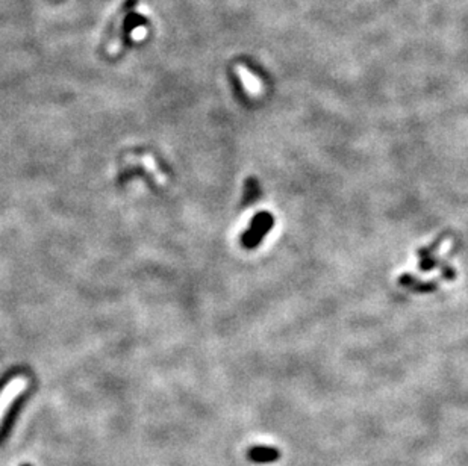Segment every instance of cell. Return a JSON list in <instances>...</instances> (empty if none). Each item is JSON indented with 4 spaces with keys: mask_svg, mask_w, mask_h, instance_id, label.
Segmentation results:
<instances>
[{
    "mask_svg": "<svg viewBox=\"0 0 468 466\" xmlns=\"http://www.w3.org/2000/svg\"><path fill=\"white\" fill-rule=\"evenodd\" d=\"M25 466H29V465H25Z\"/></svg>",
    "mask_w": 468,
    "mask_h": 466,
    "instance_id": "cell-3",
    "label": "cell"
},
{
    "mask_svg": "<svg viewBox=\"0 0 468 466\" xmlns=\"http://www.w3.org/2000/svg\"><path fill=\"white\" fill-rule=\"evenodd\" d=\"M144 25H148V20L143 17L141 14L137 12H129L126 17L123 20L121 25V34H120V45L128 46L130 45V35H132L138 27H141Z\"/></svg>",
    "mask_w": 468,
    "mask_h": 466,
    "instance_id": "cell-2",
    "label": "cell"
},
{
    "mask_svg": "<svg viewBox=\"0 0 468 466\" xmlns=\"http://www.w3.org/2000/svg\"><path fill=\"white\" fill-rule=\"evenodd\" d=\"M138 5V0H126L121 5V8L117 11V14L114 16V19L109 21L108 26H106V32L104 36V42L106 49L111 47L113 42L119 41L120 42V34H121V25H123V20L124 17L128 16L129 12H132L135 6Z\"/></svg>",
    "mask_w": 468,
    "mask_h": 466,
    "instance_id": "cell-1",
    "label": "cell"
}]
</instances>
